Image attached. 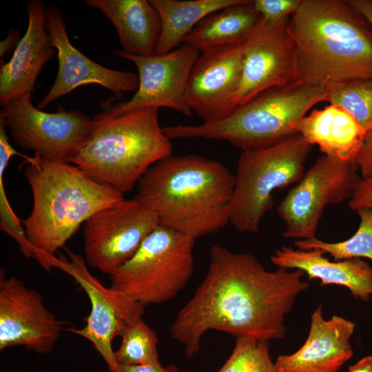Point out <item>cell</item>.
Segmentation results:
<instances>
[{
  "instance_id": "cell-1",
  "label": "cell",
  "mask_w": 372,
  "mask_h": 372,
  "mask_svg": "<svg viewBox=\"0 0 372 372\" xmlns=\"http://www.w3.org/2000/svg\"><path fill=\"white\" fill-rule=\"evenodd\" d=\"M208 271L192 297L178 313L171 337L188 358L200 350L210 330L236 338L285 337L286 315L309 285L298 269L269 271L251 254L234 253L220 245L210 251Z\"/></svg>"
},
{
  "instance_id": "cell-2",
  "label": "cell",
  "mask_w": 372,
  "mask_h": 372,
  "mask_svg": "<svg viewBox=\"0 0 372 372\" xmlns=\"http://www.w3.org/2000/svg\"><path fill=\"white\" fill-rule=\"evenodd\" d=\"M287 30L298 80L329 92L372 79V26L348 0H302Z\"/></svg>"
},
{
  "instance_id": "cell-3",
  "label": "cell",
  "mask_w": 372,
  "mask_h": 372,
  "mask_svg": "<svg viewBox=\"0 0 372 372\" xmlns=\"http://www.w3.org/2000/svg\"><path fill=\"white\" fill-rule=\"evenodd\" d=\"M234 187L235 175L223 163L171 155L142 176L134 198L156 214L160 225L196 240L229 223Z\"/></svg>"
},
{
  "instance_id": "cell-4",
  "label": "cell",
  "mask_w": 372,
  "mask_h": 372,
  "mask_svg": "<svg viewBox=\"0 0 372 372\" xmlns=\"http://www.w3.org/2000/svg\"><path fill=\"white\" fill-rule=\"evenodd\" d=\"M25 158L23 174L32 190L33 205L23 221V229L34 258L50 271L58 267L55 253L65 247L82 223L124 197L69 163L38 155Z\"/></svg>"
},
{
  "instance_id": "cell-5",
  "label": "cell",
  "mask_w": 372,
  "mask_h": 372,
  "mask_svg": "<svg viewBox=\"0 0 372 372\" xmlns=\"http://www.w3.org/2000/svg\"><path fill=\"white\" fill-rule=\"evenodd\" d=\"M170 141L160 126L158 109L115 114L105 107L92 118L90 135L71 163L124 194L151 166L172 155Z\"/></svg>"
},
{
  "instance_id": "cell-6",
  "label": "cell",
  "mask_w": 372,
  "mask_h": 372,
  "mask_svg": "<svg viewBox=\"0 0 372 372\" xmlns=\"http://www.w3.org/2000/svg\"><path fill=\"white\" fill-rule=\"evenodd\" d=\"M322 101H328L327 90L296 80L260 93L218 121L163 129L169 139L219 140L242 150L253 149L295 134L293 126Z\"/></svg>"
},
{
  "instance_id": "cell-7",
  "label": "cell",
  "mask_w": 372,
  "mask_h": 372,
  "mask_svg": "<svg viewBox=\"0 0 372 372\" xmlns=\"http://www.w3.org/2000/svg\"><path fill=\"white\" fill-rule=\"evenodd\" d=\"M312 146L295 134L272 145L242 150L229 207V223L236 230L258 232L273 206V192L300 180Z\"/></svg>"
},
{
  "instance_id": "cell-8",
  "label": "cell",
  "mask_w": 372,
  "mask_h": 372,
  "mask_svg": "<svg viewBox=\"0 0 372 372\" xmlns=\"http://www.w3.org/2000/svg\"><path fill=\"white\" fill-rule=\"evenodd\" d=\"M195 239L159 225L110 276V287L144 306L165 303L187 285L194 270Z\"/></svg>"
},
{
  "instance_id": "cell-9",
  "label": "cell",
  "mask_w": 372,
  "mask_h": 372,
  "mask_svg": "<svg viewBox=\"0 0 372 372\" xmlns=\"http://www.w3.org/2000/svg\"><path fill=\"white\" fill-rule=\"evenodd\" d=\"M355 165L323 155L304 173L278 207L284 221L285 238L316 237L323 211L328 205L343 203L352 196L361 176Z\"/></svg>"
},
{
  "instance_id": "cell-10",
  "label": "cell",
  "mask_w": 372,
  "mask_h": 372,
  "mask_svg": "<svg viewBox=\"0 0 372 372\" xmlns=\"http://www.w3.org/2000/svg\"><path fill=\"white\" fill-rule=\"evenodd\" d=\"M31 98L29 94L1 107L0 119L21 147L46 159L71 163L90 135L92 118L62 108L45 112Z\"/></svg>"
},
{
  "instance_id": "cell-11",
  "label": "cell",
  "mask_w": 372,
  "mask_h": 372,
  "mask_svg": "<svg viewBox=\"0 0 372 372\" xmlns=\"http://www.w3.org/2000/svg\"><path fill=\"white\" fill-rule=\"evenodd\" d=\"M159 225L156 214L134 198L101 209L84 223L85 261L111 276Z\"/></svg>"
},
{
  "instance_id": "cell-12",
  "label": "cell",
  "mask_w": 372,
  "mask_h": 372,
  "mask_svg": "<svg viewBox=\"0 0 372 372\" xmlns=\"http://www.w3.org/2000/svg\"><path fill=\"white\" fill-rule=\"evenodd\" d=\"M289 18L270 21L260 17L245 37L242 70L231 112L270 88L298 80L293 44L287 30Z\"/></svg>"
},
{
  "instance_id": "cell-13",
  "label": "cell",
  "mask_w": 372,
  "mask_h": 372,
  "mask_svg": "<svg viewBox=\"0 0 372 372\" xmlns=\"http://www.w3.org/2000/svg\"><path fill=\"white\" fill-rule=\"evenodd\" d=\"M200 52L186 43L168 53L149 56L115 50L116 56L136 65L138 86L129 101L107 108L115 114H121L147 108L166 107L187 116H192L187 100V88L190 72Z\"/></svg>"
},
{
  "instance_id": "cell-14",
  "label": "cell",
  "mask_w": 372,
  "mask_h": 372,
  "mask_svg": "<svg viewBox=\"0 0 372 372\" xmlns=\"http://www.w3.org/2000/svg\"><path fill=\"white\" fill-rule=\"evenodd\" d=\"M69 260H59L58 267L70 275L87 294L91 304L85 325L70 329L91 342L110 372H117L118 364L112 342L132 323L143 318L145 307L125 294L104 286L93 276L81 256L67 250Z\"/></svg>"
},
{
  "instance_id": "cell-15",
  "label": "cell",
  "mask_w": 372,
  "mask_h": 372,
  "mask_svg": "<svg viewBox=\"0 0 372 372\" xmlns=\"http://www.w3.org/2000/svg\"><path fill=\"white\" fill-rule=\"evenodd\" d=\"M62 322L48 309L43 296L15 276L0 269V350L23 346L39 354L54 348Z\"/></svg>"
},
{
  "instance_id": "cell-16",
  "label": "cell",
  "mask_w": 372,
  "mask_h": 372,
  "mask_svg": "<svg viewBox=\"0 0 372 372\" xmlns=\"http://www.w3.org/2000/svg\"><path fill=\"white\" fill-rule=\"evenodd\" d=\"M47 29L51 43L58 56V72L48 94L37 105L41 110L76 88L97 84L112 92L118 99L123 93L136 92L137 74L107 68L85 56L71 43L63 17L52 4L46 6Z\"/></svg>"
},
{
  "instance_id": "cell-17",
  "label": "cell",
  "mask_w": 372,
  "mask_h": 372,
  "mask_svg": "<svg viewBox=\"0 0 372 372\" xmlns=\"http://www.w3.org/2000/svg\"><path fill=\"white\" fill-rule=\"evenodd\" d=\"M244 38L201 52L192 68L187 100L203 123L218 121L231 112L242 70Z\"/></svg>"
},
{
  "instance_id": "cell-18",
  "label": "cell",
  "mask_w": 372,
  "mask_h": 372,
  "mask_svg": "<svg viewBox=\"0 0 372 372\" xmlns=\"http://www.w3.org/2000/svg\"><path fill=\"white\" fill-rule=\"evenodd\" d=\"M28 27L10 61L0 66V105L32 94L44 65L55 54L47 29L46 6L40 0L26 3Z\"/></svg>"
},
{
  "instance_id": "cell-19",
  "label": "cell",
  "mask_w": 372,
  "mask_h": 372,
  "mask_svg": "<svg viewBox=\"0 0 372 372\" xmlns=\"http://www.w3.org/2000/svg\"><path fill=\"white\" fill-rule=\"evenodd\" d=\"M355 327L353 322L342 316L334 315L326 320L320 304L311 314L302 346L276 358L278 372H338L353 355L350 339Z\"/></svg>"
},
{
  "instance_id": "cell-20",
  "label": "cell",
  "mask_w": 372,
  "mask_h": 372,
  "mask_svg": "<svg viewBox=\"0 0 372 372\" xmlns=\"http://www.w3.org/2000/svg\"><path fill=\"white\" fill-rule=\"evenodd\" d=\"M278 268L298 269L308 280H320V286L335 285L347 288L363 301L372 298V267L360 258L331 261L319 249L300 250L282 247L270 257Z\"/></svg>"
},
{
  "instance_id": "cell-21",
  "label": "cell",
  "mask_w": 372,
  "mask_h": 372,
  "mask_svg": "<svg viewBox=\"0 0 372 372\" xmlns=\"http://www.w3.org/2000/svg\"><path fill=\"white\" fill-rule=\"evenodd\" d=\"M293 130L311 145H317L324 155L355 165L367 134L349 113L333 104L313 110Z\"/></svg>"
},
{
  "instance_id": "cell-22",
  "label": "cell",
  "mask_w": 372,
  "mask_h": 372,
  "mask_svg": "<svg viewBox=\"0 0 372 372\" xmlns=\"http://www.w3.org/2000/svg\"><path fill=\"white\" fill-rule=\"evenodd\" d=\"M100 10L115 28L123 51L134 56L156 54L161 23L155 8L147 0H85Z\"/></svg>"
},
{
  "instance_id": "cell-23",
  "label": "cell",
  "mask_w": 372,
  "mask_h": 372,
  "mask_svg": "<svg viewBox=\"0 0 372 372\" xmlns=\"http://www.w3.org/2000/svg\"><path fill=\"white\" fill-rule=\"evenodd\" d=\"M245 0H149L161 23L156 54L179 47L185 38L205 17Z\"/></svg>"
},
{
  "instance_id": "cell-24",
  "label": "cell",
  "mask_w": 372,
  "mask_h": 372,
  "mask_svg": "<svg viewBox=\"0 0 372 372\" xmlns=\"http://www.w3.org/2000/svg\"><path fill=\"white\" fill-rule=\"evenodd\" d=\"M252 2L245 0L211 14L191 31L183 43L191 45L201 52L242 40L260 18Z\"/></svg>"
},
{
  "instance_id": "cell-25",
  "label": "cell",
  "mask_w": 372,
  "mask_h": 372,
  "mask_svg": "<svg viewBox=\"0 0 372 372\" xmlns=\"http://www.w3.org/2000/svg\"><path fill=\"white\" fill-rule=\"evenodd\" d=\"M360 223L355 233L349 238L337 242L322 241L316 237L296 240L295 247L300 250L319 249L329 254L334 260L366 258L372 261V208L356 211Z\"/></svg>"
},
{
  "instance_id": "cell-26",
  "label": "cell",
  "mask_w": 372,
  "mask_h": 372,
  "mask_svg": "<svg viewBox=\"0 0 372 372\" xmlns=\"http://www.w3.org/2000/svg\"><path fill=\"white\" fill-rule=\"evenodd\" d=\"M121 337V344L114 351L118 365L161 364L157 335L143 318L130 324Z\"/></svg>"
},
{
  "instance_id": "cell-27",
  "label": "cell",
  "mask_w": 372,
  "mask_h": 372,
  "mask_svg": "<svg viewBox=\"0 0 372 372\" xmlns=\"http://www.w3.org/2000/svg\"><path fill=\"white\" fill-rule=\"evenodd\" d=\"M328 102L349 113L366 133L372 130V79L329 90Z\"/></svg>"
},
{
  "instance_id": "cell-28",
  "label": "cell",
  "mask_w": 372,
  "mask_h": 372,
  "mask_svg": "<svg viewBox=\"0 0 372 372\" xmlns=\"http://www.w3.org/2000/svg\"><path fill=\"white\" fill-rule=\"evenodd\" d=\"M269 349L267 340L236 338L230 356L217 372H278Z\"/></svg>"
},
{
  "instance_id": "cell-29",
  "label": "cell",
  "mask_w": 372,
  "mask_h": 372,
  "mask_svg": "<svg viewBox=\"0 0 372 372\" xmlns=\"http://www.w3.org/2000/svg\"><path fill=\"white\" fill-rule=\"evenodd\" d=\"M302 0H254V9L267 21H278L291 17Z\"/></svg>"
},
{
  "instance_id": "cell-30",
  "label": "cell",
  "mask_w": 372,
  "mask_h": 372,
  "mask_svg": "<svg viewBox=\"0 0 372 372\" xmlns=\"http://www.w3.org/2000/svg\"><path fill=\"white\" fill-rule=\"evenodd\" d=\"M351 209L372 208V178H362L349 201Z\"/></svg>"
},
{
  "instance_id": "cell-31",
  "label": "cell",
  "mask_w": 372,
  "mask_h": 372,
  "mask_svg": "<svg viewBox=\"0 0 372 372\" xmlns=\"http://www.w3.org/2000/svg\"><path fill=\"white\" fill-rule=\"evenodd\" d=\"M362 178H372V130L367 132L355 161Z\"/></svg>"
},
{
  "instance_id": "cell-32",
  "label": "cell",
  "mask_w": 372,
  "mask_h": 372,
  "mask_svg": "<svg viewBox=\"0 0 372 372\" xmlns=\"http://www.w3.org/2000/svg\"><path fill=\"white\" fill-rule=\"evenodd\" d=\"M117 372H180L173 364H161L118 365Z\"/></svg>"
},
{
  "instance_id": "cell-33",
  "label": "cell",
  "mask_w": 372,
  "mask_h": 372,
  "mask_svg": "<svg viewBox=\"0 0 372 372\" xmlns=\"http://www.w3.org/2000/svg\"><path fill=\"white\" fill-rule=\"evenodd\" d=\"M20 32L16 29H10L8 36L0 42V57L2 59L6 54L14 50L19 42Z\"/></svg>"
},
{
  "instance_id": "cell-34",
  "label": "cell",
  "mask_w": 372,
  "mask_h": 372,
  "mask_svg": "<svg viewBox=\"0 0 372 372\" xmlns=\"http://www.w3.org/2000/svg\"><path fill=\"white\" fill-rule=\"evenodd\" d=\"M372 26V0H348Z\"/></svg>"
},
{
  "instance_id": "cell-35",
  "label": "cell",
  "mask_w": 372,
  "mask_h": 372,
  "mask_svg": "<svg viewBox=\"0 0 372 372\" xmlns=\"http://www.w3.org/2000/svg\"><path fill=\"white\" fill-rule=\"evenodd\" d=\"M348 372H372V356H365L350 365Z\"/></svg>"
}]
</instances>
